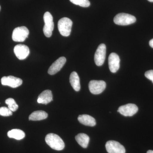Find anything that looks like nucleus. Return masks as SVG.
I'll return each instance as SVG.
<instances>
[{
    "mask_svg": "<svg viewBox=\"0 0 153 153\" xmlns=\"http://www.w3.org/2000/svg\"><path fill=\"white\" fill-rule=\"evenodd\" d=\"M45 141L48 146L55 150H62L65 147L64 142L59 136L56 134H48L45 137Z\"/></svg>",
    "mask_w": 153,
    "mask_h": 153,
    "instance_id": "1",
    "label": "nucleus"
},
{
    "mask_svg": "<svg viewBox=\"0 0 153 153\" xmlns=\"http://www.w3.org/2000/svg\"><path fill=\"white\" fill-rule=\"evenodd\" d=\"M72 22L68 18H63L60 19L58 22V30L60 34L64 37H68L71 33Z\"/></svg>",
    "mask_w": 153,
    "mask_h": 153,
    "instance_id": "2",
    "label": "nucleus"
},
{
    "mask_svg": "<svg viewBox=\"0 0 153 153\" xmlns=\"http://www.w3.org/2000/svg\"><path fill=\"white\" fill-rule=\"evenodd\" d=\"M136 19L133 16L130 14L120 13L118 14L114 19L115 24L121 26H126L134 23Z\"/></svg>",
    "mask_w": 153,
    "mask_h": 153,
    "instance_id": "3",
    "label": "nucleus"
},
{
    "mask_svg": "<svg viewBox=\"0 0 153 153\" xmlns=\"http://www.w3.org/2000/svg\"><path fill=\"white\" fill-rule=\"evenodd\" d=\"M44 19L45 25L43 28V32L46 37L49 38L52 36L54 28L53 17L49 12H47L44 14Z\"/></svg>",
    "mask_w": 153,
    "mask_h": 153,
    "instance_id": "4",
    "label": "nucleus"
},
{
    "mask_svg": "<svg viewBox=\"0 0 153 153\" xmlns=\"http://www.w3.org/2000/svg\"><path fill=\"white\" fill-rule=\"evenodd\" d=\"M29 34V30L26 27H18L13 31L12 39L16 42H24L28 38Z\"/></svg>",
    "mask_w": 153,
    "mask_h": 153,
    "instance_id": "5",
    "label": "nucleus"
},
{
    "mask_svg": "<svg viewBox=\"0 0 153 153\" xmlns=\"http://www.w3.org/2000/svg\"><path fill=\"white\" fill-rule=\"evenodd\" d=\"M106 56V46L104 44H100L97 47L94 55V62L97 66L103 65Z\"/></svg>",
    "mask_w": 153,
    "mask_h": 153,
    "instance_id": "6",
    "label": "nucleus"
},
{
    "mask_svg": "<svg viewBox=\"0 0 153 153\" xmlns=\"http://www.w3.org/2000/svg\"><path fill=\"white\" fill-rule=\"evenodd\" d=\"M88 87L91 93L98 94L104 91L106 88V83L103 80H92L89 82Z\"/></svg>",
    "mask_w": 153,
    "mask_h": 153,
    "instance_id": "7",
    "label": "nucleus"
},
{
    "mask_svg": "<svg viewBox=\"0 0 153 153\" xmlns=\"http://www.w3.org/2000/svg\"><path fill=\"white\" fill-rule=\"evenodd\" d=\"M138 111V108L135 104L129 103L120 107L117 111L124 116L131 117L136 114Z\"/></svg>",
    "mask_w": 153,
    "mask_h": 153,
    "instance_id": "8",
    "label": "nucleus"
},
{
    "mask_svg": "<svg viewBox=\"0 0 153 153\" xmlns=\"http://www.w3.org/2000/svg\"><path fill=\"white\" fill-rule=\"evenodd\" d=\"M105 148L108 153H125L124 147L118 142L114 140L108 141L105 144Z\"/></svg>",
    "mask_w": 153,
    "mask_h": 153,
    "instance_id": "9",
    "label": "nucleus"
},
{
    "mask_svg": "<svg viewBox=\"0 0 153 153\" xmlns=\"http://www.w3.org/2000/svg\"><path fill=\"white\" fill-rule=\"evenodd\" d=\"M1 83L2 85H7L13 88H16L22 85L23 81L20 78L14 76H4L1 79Z\"/></svg>",
    "mask_w": 153,
    "mask_h": 153,
    "instance_id": "10",
    "label": "nucleus"
},
{
    "mask_svg": "<svg viewBox=\"0 0 153 153\" xmlns=\"http://www.w3.org/2000/svg\"><path fill=\"white\" fill-rule=\"evenodd\" d=\"M14 52L18 59L23 60L28 57L30 53V50L26 45L19 44L14 47Z\"/></svg>",
    "mask_w": 153,
    "mask_h": 153,
    "instance_id": "11",
    "label": "nucleus"
},
{
    "mask_svg": "<svg viewBox=\"0 0 153 153\" xmlns=\"http://www.w3.org/2000/svg\"><path fill=\"white\" fill-rule=\"evenodd\" d=\"M120 59L119 56L115 53H111L108 57V66L112 73H115L120 68Z\"/></svg>",
    "mask_w": 153,
    "mask_h": 153,
    "instance_id": "12",
    "label": "nucleus"
},
{
    "mask_svg": "<svg viewBox=\"0 0 153 153\" xmlns=\"http://www.w3.org/2000/svg\"><path fill=\"white\" fill-rule=\"evenodd\" d=\"M66 61V58L64 57H59L55 62L52 63V65L48 69V74L50 75H54L61 70L65 65Z\"/></svg>",
    "mask_w": 153,
    "mask_h": 153,
    "instance_id": "13",
    "label": "nucleus"
},
{
    "mask_svg": "<svg viewBox=\"0 0 153 153\" xmlns=\"http://www.w3.org/2000/svg\"><path fill=\"white\" fill-rule=\"evenodd\" d=\"M53 100V96L51 91H44L38 96L37 102L38 103L47 105Z\"/></svg>",
    "mask_w": 153,
    "mask_h": 153,
    "instance_id": "14",
    "label": "nucleus"
},
{
    "mask_svg": "<svg viewBox=\"0 0 153 153\" xmlns=\"http://www.w3.org/2000/svg\"><path fill=\"white\" fill-rule=\"evenodd\" d=\"M78 120L80 123L86 126L92 127L96 124L94 118L88 115H79L78 117Z\"/></svg>",
    "mask_w": 153,
    "mask_h": 153,
    "instance_id": "15",
    "label": "nucleus"
},
{
    "mask_svg": "<svg viewBox=\"0 0 153 153\" xmlns=\"http://www.w3.org/2000/svg\"><path fill=\"white\" fill-rule=\"evenodd\" d=\"M70 84L75 91H79L80 89V82L78 74L75 71H73L69 77Z\"/></svg>",
    "mask_w": 153,
    "mask_h": 153,
    "instance_id": "16",
    "label": "nucleus"
},
{
    "mask_svg": "<svg viewBox=\"0 0 153 153\" xmlns=\"http://www.w3.org/2000/svg\"><path fill=\"white\" fill-rule=\"evenodd\" d=\"M48 117V114L43 111H34L30 115L29 119L30 120L38 121L45 119Z\"/></svg>",
    "mask_w": 153,
    "mask_h": 153,
    "instance_id": "17",
    "label": "nucleus"
},
{
    "mask_svg": "<svg viewBox=\"0 0 153 153\" xmlns=\"http://www.w3.org/2000/svg\"><path fill=\"white\" fill-rule=\"evenodd\" d=\"M75 140L82 147L86 148L89 142V137L86 134L80 133L75 137Z\"/></svg>",
    "mask_w": 153,
    "mask_h": 153,
    "instance_id": "18",
    "label": "nucleus"
},
{
    "mask_svg": "<svg viewBox=\"0 0 153 153\" xmlns=\"http://www.w3.org/2000/svg\"><path fill=\"white\" fill-rule=\"evenodd\" d=\"M7 136L9 138L17 140L23 139L25 137V134L23 131L19 129H13L8 132Z\"/></svg>",
    "mask_w": 153,
    "mask_h": 153,
    "instance_id": "19",
    "label": "nucleus"
},
{
    "mask_svg": "<svg viewBox=\"0 0 153 153\" xmlns=\"http://www.w3.org/2000/svg\"><path fill=\"white\" fill-rule=\"evenodd\" d=\"M5 103L7 105L9 109L13 112L16 111L19 108V105L16 103V102L13 98L7 99L5 100Z\"/></svg>",
    "mask_w": 153,
    "mask_h": 153,
    "instance_id": "20",
    "label": "nucleus"
},
{
    "mask_svg": "<svg viewBox=\"0 0 153 153\" xmlns=\"http://www.w3.org/2000/svg\"><path fill=\"white\" fill-rule=\"evenodd\" d=\"M69 1L74 4L83 7H87L90 5V3L88 0H69Z\"/></svg>",
    "mask_w": 153,
    "mask_h": 153,
    "instance_id": "21",
    "label": "nucleus"
},
{
    "mask_svg": "<svg viewBox=\"0 0 153 153\" xmlns=\"http://www.w3.org/2000/svg\"><path fill=\"white\" fill-rule=\"evenodd\" d=\"M13 114V111H11L8 108L2 107L0 108V115L4 117L10 116Z\"/></svg>",
    "mask_w": 153,
    "mask_h": 153,
    "instance_id": "22",
    "label": "nucleus"
},
{
    "mask_svg": "<svg viewBox=\"0 0 153 153\" xmlns=\"http://www.w3.org/2000/svg\"><path fill=\"white\" fill-rule=\"evenodd\" d=\"M145 75L147 78H148V79H150L151 81H152V82L153 83V70H149V71H147L145 73Z\"/></svg>",
    "mask_w": 153,
    "mask_h": 153,
    "instance_id": "23",
    "label": "nucleus"
},
{
    "mask_svg": "<svg viewBox=\"0 0 153 153\" xmlns=\"http://www.w3.org/2000/svg\"><path fill=\"white\" fill-rule=\"evenodd\" d=\"M149 45L152 48H153V39L149 41Z\"/></svg>",
    "mask_w": 153,
    "mask_h": 153,
    "instance_id": "24",
    "label": "nucleus"
},
{
    "mask_svg": "<svg viewBox=\"0 0 153 153\" xmlns=\"http://www.w3.org/2000/svg\"><path fill=\"white\" fill-rule=\"evenodd\" d=\"M147 153H153V151L152 150H149L148 151Z\"/></svg>",
    "mask_w": 153,
    "mask_h": 153,
    "instance_id": "25",
    "label": "nucleus"
},
{
    "mask_svg": "<svg viewBox=\"0 0 153 153\" xmlns=\"http://www.w3.org/2000/svg\"><path fill=\"white\" fill-rule=\"evenodd\" d=\"M148 1L151 2H153V0H148Z\"/></svg>",
    "mask_w": 153,
    "mask_h": 153,
    "instance_id": "26",
    "label": "nucleus"
},
{
    "mask_svg": "<svg viewBox=\"0 0 153 153\" xmlns=\"http://www.w3.org/2000/svg\"><path fill=\"white\" fill-rule=\"evenodd\" d=\"M1 6H0V10H1Z\"/></svg>",
    "mask_w": 153,
    "mask_h": 153,
    "instance_id": "27",
    "label": "nucleus"
}]
</instances>
